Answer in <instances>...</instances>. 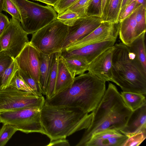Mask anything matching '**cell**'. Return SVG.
Here are the masks:
<instances>
[{"label": "cell", "mask_w": 146, "mask_h": 146, "mask_svg": "<svg viewBox=\"0 0 146 146\" xmlns=\"http://www.w3.org/2000/svg\"><path fill=\"white\" fill-rule=\"evenodd\" d=\"M20 14L21 26L32 34L56 19V12L49 5L44 6L28 0H11Z\"/></svg>", "instance_id": "cell-5"}, {"label": "cell", "mask_w": 146, "mask_h": 146, "mask_svg": "<svg viewBox=\"0 0 146 146\" xmlns=\"http://www.w3.org/2000/svg\"><path fill=\"white\" fill-rule=\"evenodd\" d=\"M119 131L128 137L140 132L146 133V104L133 111L126 125Z\"/></svg>", "instance_id": "cell-16"}, {"label": "cell", "mask_w": 146, "mask_h": 146, "mask_svg": "<svg viewBox=\"0 0 146 146\" xmlns=\"http://www.w3.org/2000/svg\"><path fill=\"white\" fill-rule=\"evenodd\" d=\"M135 10L119 24L118 35L119 38L121 42L127 46L129 45L138 36L135 19Z\"/></svg>", "instance_id": "cell-17"}, {"label": "cell", "mask_w": 146, "mask_h": 146, "mask_svg": "<svg viewBox=\"0 0 146 146\" xmlns=\"http://www.w3.org/2000/svg\"><path fill=\"white\" fill-rule=\"evenodd\" d=\"M114 48V46L108 48L89 64L88 72L105 82L111 81Z\"/></svg>", "instance_id": "cell-13"}, {"label": "cell", "mask_w": 146, "mask_h": 146, "mask_svg": "<svg viewBox=\"0 0 146 146\" xmlns=\"http://www.w3.org/2000/svg\"><path fill=\"white\" fill-rule=\"evenodd\" d=\"M87 9L78 12L66 10L57 15L56 19L68 26H72L78 19L86 16Z\"/></svg>", "instance_id": "cell-24"}, {"label": "cell", "mask_w": 146, "mask_h": 146, "mask_svg": "<svg viewBox=\"0 0 146 146\" xmlns=\"http://www.w3.org/2000/svg\"><path fill=\"white\" fill-rule=\"evenodd\" d=\"M106 90V82L88 72L76 76L69 88L46 98L45 104L79 108L88 113L97 107Z\"/></svg>", "instance_id": "cell-2"}, {"label": "cell", "mask_w": 146, "mask_h": 146, "mask_svg": "<svg viewBox=\"0 0 146 146\" xmlns=\"http://www.w3.org/2000/svg\"><path fill=\"white\" fill-rule=\"evenodd\" d=\"M92 112L91 123L76 146H85L93 135L102 131H119L126 125L133 111L125 105L116 86L110 83L98 105Z\"/></svg>", "instance_id": "cell-1"}, {"label": "cell", "mask_w": 146, "mask_h": 146, "mask_svg": "<svg viewBox=\"0 0 146 146\" xmlns=\"http://www.w3.org/2000/svg\"><path fill=\"white\" fill-rule=\"evenodd\" d=\"M63 57L68 68L74 78L77 75L84 74L87 71L89 64L82 58L73 56Z\"/></svg>", "instance_id": "cell-21"}, {"label": "cell", "mask_w": 146, "mask_h": 146, "mask_svg": "<svg viewBox=\"0 0 146 146\" xmlns=\"http://www.w3.org/2000/svg\"><path fill=\"white\" fill-rule=\"evenodd\" d=\"M111 82L123 92L146 94V74L135 59V55L122 42L114 44Z\"/></svg>", "instance_id": "cell-4"}, {"label": "cell", "mask_w": 146, "mask_h": 146, "mask_svg": "<svg viewBox=\"0 0 146 146\" xmlns=\"http://www.w3.org/2000/svg\"><path fill=\"white\" fill-rule=\"evenodd\" d=\"M45 104L42 96L9 87L0 90V112L36 107L40 109Z\"/></svg>", "instance_id": "cell-8"}, {"label": "cell", "mask_w": 146, "mask_h": 146, "mask_svg": "<svg viewBox=\"0 0 146 146\" xmlns=\"http://www.w3.org/2000/svg\"><path fill=\"white\" fill-rule=\"evenodd\" d=\"M102 21L100 17L86 15L78 19L72 26H68V34L62 51L90 33Z\"/></svg>", "instance_id": "cell-12"}, {"label": "cell", "mask_w": 146, "mask_h": 146, "mask_svg": "<svg viewBox=\"0 0 146 146\" xmlns=\"http://www.w3.org/2000/svg\"><path fill=\"white\" fill-rule=\"evenodd\" d=\"M134 1H136L139 4L146 7V0H131L129 3Z\"/></svg>", "instance_id": "cell-43"}, {"label": "cell", "mask_w": 146, "mask_h": 146, "mask_svg": "<svg viewBox=\"0 0 146 146\" xmlns=\"http://www.w3.org/2000/svg\"><path fill=\"white\" fill-rule=\"evenodd\" d=\"M70 144L66 138L58 139L52 141L46 146H68Z\"/></svg>", "instance_id": "cell-39"}, {"label": "cell", "mask_w": 146, "mask_h": 146, "mask_svg": "<svg viewBox=\"0 0 146 146\" xmlns=\"http://www.w3.org/2000/svg\"><path fill=\"white\" fill-rule=\"evenodd\" d=\"M118 24H114L102 21L100 25L90 33L61 51H70L88 45L107 40L116 39L119 34Z\"/></svg>", "instance_id": "cell-10"}, {"label": "cell", "mask_w": 146, "mask_h": 146, "mask_svg": "<svg viewBox=\"0 0 146 146\" xmlns=\"http://www.w3.org/2000/svg\"><path fill=\"white\" fill-rule=\"evenodd\" d=\"M78 0H58L53 7L58 13L63 12Z\"/></svg>", "instance_id": "cell-36"}, {"label": "cell", "mask_w": 146, "mask_h": 146, "mask_svg": "<svg viewBox=\"0 0 146 146\" xmlns=\"http://www.w3.org/2000/svg\"><path fill=\"white\" fill-rule=\"evenodd\" d=\"M128 138L119 131L107 129L93 135L85 146H123Z\"/></svg>", "instance_id": "cell-15"}, {"label": "cell", "mask_w": 146, "mask_h": 146, "mask_svg": "<svg viewBox=\"0 0 146 146\" xmlns=\"http://www.w3.org/2000/svg\"><path fill=\"white\" fill-rule=\"evenodd\" d=\"M145 33H143L127 46L129 50L135 54L136 61L143 72L146 74Z\"/></svg>", "instance_id": "cell-19"}, {"label": "cell", "mask_w": 146, "mask_h": 146, "mask_svg": "<svg viewBox=\"0 0 146 146\" xmlns=\"http://www.w3.org/2000/svg\"><path fill=\"white\" fill-rule=\"evenodd\" d=\"M146 7L141 5L135 10V19L138 36L146 32Z\"/></svg>", "instance_id": "cell-26"}, {"label": "cell", "mask_w": 146, "mask_h": 146, "mask_svg": "<svg viewBox=\"0 0 146 146\" xmlns=\"http://www.w3.org/2000/svg\"><path fill=\"white\" fill-rule=\"evenodd\" d=\"M131 0H122L120 12L129 4Z\"/></svg>", "instance_id": "cell-42"}, {"label": "cell", "mask_w": 146, "mask_h": 146, "mask_svg": "<svg viewBox=\"0 0 146 146\" xmlns=\"http://www.w3.org/2000/svg\"><path fill=\"white\" fill-rule=\"evenodd\" d=\"M141 5L136 1L130 3L120 12L118 22L119 23L131 14Z\"/></svg>", "instance_id": "cell-35"}, {"label": "cell", "mask_w": 146, "mask_h": 146, "mask_svg": "<svg viewBox=\"0 0 146 146\" xmlns=\"http://www.w3.org/2000/svg\"><path fill=\"white\" fill-rule=\"evenodd\" d=\"M40 117L46 135L52 141L66 138L76 132L87 129L91 123L93 113L88 114L77 108L45 104L41 110Z\"/></svg>", "instance_id": "cell-3"}, {"label": "cell", "mask_w": 146, "mask_h": 146, "mask_svg": "<svg viewBox=\"0 0 146 146\" xmlns=\"http://www.w3.org/2000/svg\"><path fill=\"white\" fill-rule=\"evenodd\" d=\"M39 1L47 4L48 5L53 7L58 0H34Z\"/></svg>", "instance_id": "cell-41"}, {"label": "cell", "mask_w": 146, "mask_h": 146, "mask_svg": "<svg viewBox=\"0 0 146 146\" xmlns=\"http://www.w3.org/2000/svg\"><path fill=\"white\" fill-rule=\"evenodd\" d=\"M91 0H78L66 10L74 11L77 9L88 5Z\"/></svg>", "instance_id": "cell-37"}, {"label": "cell", "mask_w": 146, "mask_h": 146, "mask_svg": "<svg viewBox=\"0 0 146 146\" xmlns=\"http://www.w3.org/2000/svg\"><path fill=\"white\" fill-rule=\"evenodd\" d=\"M68 27L56 19L32 34L29 42L44 54L61 52L68 34Z\"/></svg>", "instance_id": "cell-6"}, {"label": "cell", "mask_w": 146, "mask_h": 146, "mask_svg": "<svg viewBox=\"0 0 146 146\" xmlns=\"http://www.w3.org/2000/svg\"><path fill=\"white\" fill-rule=\"evenodd\" d=\"M146 138V133L140 132L129 137L123 146H138Z\"/></svg>", "instance_id": "cell-34"}, {"label": "cell", "mask_w": 146, "mask_h": 146, "mask_svg": "<svg viewBox=\"0 0 146 146\" xmlns=\"http://www.w3.org/2000/svg\"><path fill=\"white\" fill-rule=\"evenodd\" d=\"M3 125L0 129V146H4L17 131L13 125L7 123Z\"/></svg>", "instance_id": "cell-29"}, {"label": "cell", "mask_w": 146, "mask_h": 146, "mask_svg": "<svg viewBox=\"0 0 146 146\" xmlns=\"http://www.w3.org/2000/svg\"><path fill=\"white\" fill-rule=\"evenodd\" d=\"M3 11L7 12L12 17L21 22V18L19 11L11 0H5L3 6Z\"/></svg>", "instance_id": "cell-33"}, {"label": "cell", "mask_w": 146, "mask_h": 146, "mask_svg": "<svg viewBox=\"0 0 146 146\" xmlns=\"http://www.w3.org/2000/svg\"><path fill=\"white\" fill-rule=\"evenodd\" d=\"M120 94L125 105L133 112L146 104L145 96L143 94L126 92Z\"/></svg>", "instance_id": "cell-22"}, {"label": "cell", "mask_w": 146, "mask_h": 146, "mask_svg": "<svg viewBox=\"0 0 146 146\" xmlns=\"http://www.w3.org/2000/svg\"><path fill=\"white\" fill-rule=\"evenodd\" d=\"M5 0H0V13L3 11V6Z\"/></svg>", "instance_id": "cell-44"}, {"label": "cell", "mask_w": 146, "mask_h": 146, "mask_svg": "<svg viewBox=\"0 0 146 146\" xmlns=\"http://www.w3.org/2000/svg\"><path fill=\"white\" fill-rule=\"evenodd\" d=\"M74 79L68 68L65 59L62 55L61 52L58 60L55 95L70 86L73 82Z\"/></svg>", "instance_id": "cell-18"}, {"label": "cell", "mask_w": 146, "mask_h": 146, "mask_svg": "<svg viewBox=\"0 0 146 146\" xmlns=\"http://www.w3.org/2000/svg\"><path fill=\"white\" fill-rule=\"evenodd\" d=\"M61 52L54 54L52 67L46 94V98L49 99L55 95V85L57 78L59 57Z\"/></svg>", "instance_id": "cell-23"}, {"label": "cell", "mask_w": 146, "mask_h": 146, "mask_svg": "<svg viewBox=\"0 0 146 146\" xmlns=\"http://www.w3.org/2000/svg\"><path fill=\"white\" fill-rule=\"evenodd\" d=\"M14 60V58L5 51H2L0 52V90H1L2 74Z\"/></svg>", "instance_id": "cell-32"}, {"label": "cell", "mask_w": 146, "mask_h": 146, "mask_svg": "<svg viewBox=\"0 0 146 146\" xmlns=\"http://www.w3.org/2000/svg\"><path fill=\"white\" fill-rule=\"evenodd\" d=\"M54 53L50 55L41 53L40 66L39 83L42 94L46 95Z\"/></svg>", "instance_id": "cell-20"}, {"label": "cell", "mask_w": 146, "mask_h": 146, "mask_svg": "<svg viewBox=\"0 0 146 146\" xmlns=\"http://www.w3.org/2000/svg\"><path fill=\"white\" fill-rule=\"evenodd\" d=\"M41 110L36 107L0 112V121L26 133H38L46 135L41 120Z\"/></svg>", "instance_id": "cell-7"}, {"label": "cell", "mask_w": 146, "mask_h": 146, "mask_svg": "<svg viewBox=\"0 0 146 146\" xmlns=\"http://www.w3.org/2000/svg\"><path fill=\"white\" fill-rule=\"evenodd\" d=\"M10 21L0 36V43L2 51L15 59L29 41L28 34L23 29L20 22L12 17Z\"/></svg>", "instance_id": "cell-9"}, {"label": "cell", "mask_w": 146, "mask_h": 146, "mask_svg": "<svg viewBox=\"0 0 146 146\" xmlns=\"http://www.w3.org/2000/svg\"><path fill=\"white\" fill-rule=\"evenodd\" d=\"M2 51V48H1V43H0V52H1Z\"/></svg>", "instance_id": "cell-45"}, {"label": "cell", "mask_w": 146, "mask_h": 146, "mask_svg": "<svg viewBox=\"0 0 146 146\" xmlns=\"http://www.w3.org/2000/svg\"><path fill=\"white\" fill-rule=\"evenodd\" d=\"M102 0H91L87 8L86 15L101 18Z\"/></svg>", "instance_id": "cell-31"}, {"label": "cell", "mask_w": 146, "mask_h": 146, "mask_svg": "<svg viewBox=\"0 0 146 146\" xmlns=\"http://www.w3.org/2000/svg\"><path fill=\"white\" fill-rule=\"evenodd\" d=\"M0 123H1L0 121Z\"/></svg>", "instance_id": "cell-46"}, {"label": "cell", "mask_w": 146, "mask_h": 146, "mask_svg": "<svg viewBox=\"0 0 146 146\" xmlns=\"http://www.w3.org/2000/svg\"><path fill=\"white\" fill-rule=\"evenodd\" d=\"M110 0H102V10L101 18L103 21L106 20L107 10Z\"/></svg>", "instance_id": "cell-40"}, {"label": "cell", "mask_w": 146, "mask_h": 146, "mask_svg": "<svg viewBox=\"0 0 146 146\" xmlns=\"http://www.w3.org/2000/svg\"><path fill=\"white\" fill-rule=\"evenodd\" d=\"M41 56V52L29 42L15 59L19 68L28 74L39 84Z\"/></svg>", "instance_id": "cell-11"}, {"label": "cell", "mask_w": 146, "mask_h": 146, "mask_svg": "<svg viewBox=\"0 0 146 146\" xmlns=\"http://www.w3.org/2000/svg\"><path fill=\"white\" fill-rule=\"evenodd\" d=\"M122 0H110L108 6L106 21L114 24L119 23L118 19Z\"/></svg>", "instance_id": "cell-25"}, {"label": "cell", "mask_w": 146, "mask_h": 146, "mask_svg": "<svg viewBox=\"0 0 146 146\" xmlns=\"http://www.w3.org/2000/svg\"><path fill=\"white\" fill-rule=\"evenodd\" d=\"M19 75L27 85L38 96H42V94L40 84L27 73L19 68Z\"/></svg>", "instance_id": "cell-30"}, {"label": "cell", "mask_w": 146, "mask_h": 146, "mask_svg": "<svg viewBox=\"0 0 146 146\" xmlns=\"http://www.w3.org/2000/svg\"><path fill=\"white\" fill-rule=\"evenodd\" d=\"M9 87L37 95L27 85L19 75L18 70L16 72L11 80Z\"/></svg>", "instance_id": "cell-28"}, {"label": "cell", "mask_w": 146, "mask_h": 146, "mask_svg": "<svg viewBox=\"0 0 146 146\" xmlns=\"http://www.w3.org/2000/svg\"><path fill=\"white\" fill-rule=\"evenodd\" d=\"M116 39L107 40L88 45L70 51L61 52L63 56H77L84 59L89 64L102 52L113 46Z\"/></svg>", "instance_id": "cell-14"}, {"label": "cell", "mask_w": 146, "mask_h": 146, "mask_svg": "<svg viewBox=\"0 0 146 146\" xmlns=\"http://www.w3.org/2000/svg\"><path fill=\"white\" fill-rule=\"evenodd\" d=\"M18 69V66L14 59L2 74L1 77V90L9 87L11 80Z\"/></svg>", "instance_id": "cell-27"}, {"label": "cell", "mask_w": 146, "mask_h": 146, "mask_svg": "<svg viewBox=\"0 0 146 146\" xmlns=\"http://www.w3.org/2000/svg\"><path fill=\"white\" fill-rule=\"evenodd\" d=\"M10 20L7 16L1 13H0V36L8 26Z\"/></svg>", "instance_id": "cell-38"}]
</instances>
